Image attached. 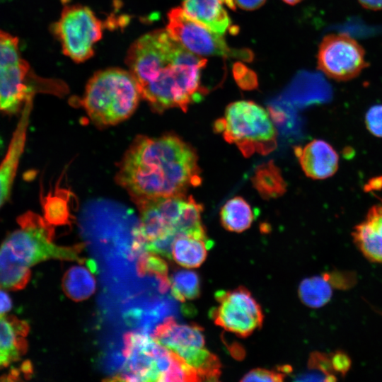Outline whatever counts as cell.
<instances>
[{
  "mask_svg": "<svg viewBox=\"0 0 382 382\" xmlns=\"http://www.w3.org/2000/svg\"><path fill=\"white\" fill-rule=\"evenodd\" d=\"M234 1L241 8L251 11L262 6L266 0H234Z\"/></svg>",
  "mask_w": 382,
  "mask_h": 382,
  "instance_id": "4dcf8cb0",
  "label": "cell"
},
{
  "mask_svg": "<svg viewBox=\"0 0 382 382\" xmlns=\"http://www.w3.org/2000/svg\"><path fill=\"white\" fill-rule=\"evenodd\" d=\"M170 282L171 295L181 303L195 299L200 294V279L194 271L177 270L172 274Z\"/></svg>",
  "mask_w": 382,
  "mask_h": 382,
  "instance_id": "cb8c5ba5",
  "label": "cell"
},
{
  "mask_svg": "<svg viewBox=\"0 0 382 382\" xmlns=\"http://www.w3.org/2000/svg\"><path fill=\"white\" fill-rule=\"evenodd\" d=\"M137 270L140 275H154L158 282V289L161 293H166L170 289L167 264L156 254L146 251L140 253Z\"/></svg>",
  "mask_w": 382,
  "mask_h": 382,
  "instance_id": "484cf974",
  "label": "cell"
},
{
  "mask_svg": "<svg viewBox=\"0 0 382 382\" xmlns=\"http://www.w3.org/2000/svg\"><path fill=\"white\" fill-rule=\"evenodd\" d=\"M62 287L69 298L80 301L94 293L96 280L88 269L82 265H76L70 267L64 274Z\"/></svg>",
  "mask_w": 382,
  "mask_h": 382,
  "instance_id": "ffe728a7",
  "label": "cell"
},
{
  "mask_svg": "<svg viewBox=\"0 0 382 382\" xmlns=\"http://www.w3.org/2000/svg\"><path fill=\"white\" fill-rule=\"evenodd\" d=\"M308 371L295 376L298 381H334L337 380L331 355L314 352L310 355Z\"/></svg>",
  "mask_w": 382,
  "mask_h": 382,
  "instance_id": "d4e9b609",
  "label": "cell"
},
{
  "mask_svg": "<svg viewBox=\"0 0 382 382\" xmlns=\"http://www.w3.org/2000/svg\"><path fill=\"white\" fill-rule=\"evenodd\" d=\"M365 125L371 134L382 138V104L373 105L367 110Z\"/></svg>",
  "mask_w": 382,
  "mask_h": 382,
  "instance_id": "4316f807",
  "label": "cell"
},
{
  "mask_svg": "<svg viewBox=\"0 0 382 382\" xmlns=\"http://www.w3.org/2000/svg\"><path fill=\"white\" fill-rule=\"evenodd\" d=\"M139 231L144 243L166 236H186L202 221L203 207L191 196L158 198L137 204Z\"/></svg>",
  "mask_w": 382,
  "mask_h": 382,
  "instance_id": "8992f818",
  "label": "cell"
},
{
  "mask_svg": "<svg viewBox=\"0 0 382 382\" xmlns=\"http://www.w3.org/2000/svg\"><path fill=\"white\" fill-rule=\"evenodd\" d=\"M214 129L236 145L245 156L267 154L277 145V131L269 112L250 100L230 103L224 116L214 122Z\"/></svg>",
  "mask_w": 382,
  "mask_h": 382,
  "instance_id": "277c9868",
  "label": "cell"
},
{
  "mask_svg": "<svg viewBox=\"0 0 382 382\" xmlns=\"http://www.w3.org/2000/svg\"><path fill=\"white\" fill-rule=\"evenodd\" d=\"M4 1V0H0V1Z\"/></svg>",
  "mask_w": 382,
  "mask_h": 382,
  "instance_id": "d590c367",
  "label": "cell"
},
{
  "mask_svg": "<svg viewBox=\"0 0 382 382\" xmlns=\"http://www.w3.org/2000/svg\"><path fill=\"white\" fill-rule=\"evenodd\" d=\"M215 298L219 305L211 309L209 316L216 325L226 330L245 337L262 326V309L245 287L218 291Z\"/></svg>",
  "mask_w": 382,
  "mask_h": 382,
  "instance_id": "30bf717a",
  "label": "cell"
},
{
  "mask_svg": "<svg viewBox=\"0 0 382 382\" xmlns=\"http://www.w3.org/2000/svg\"><path fill=\"white\" fill-rule=\"evenodd\" d=\"M116 179L137 205L185 195L189 188L202 183L195 150L174 134L135 139L122 159Z\"/></svg>",
  "mask_w": 382,
  "mask_h": 382,
  "instance_id": "7a4b0ae2",
  "label": "cell"
},
{
  "mask_svg": "<svg viewBox=\"0 0 382 382\" xmlns=\"http://www.w3.org/2000/svg\"><path fill=\"white\" fill-rule=\"evenodd\" d=\"M140 98L139 86L129 71L109 68L97 71L89 79L82 105L94 124L110 126L129 117Z\"/></svg>",
  "mask_w": 382,
  "mask_h": 382,
  "instance_id": "3957f363",
  "label": "cell"
},
{
  "mask_svg": "<svg viewBox=\"0 0 382 382\" xmlns=\"http://www.w3.org/2000/svg\"><path fill=\"white\" fill-rule=\"evenodd\" d=\"M224 4L236 8L234 0H183V8L190 17L221 35L231 25Z\"/></svg>",
  "mask_w": 382,
  "mask_h": 382,
  "instance_id": "e0dca14e",
  "label": "cell"
},
{
  "mask_svg": "<svg viewBox=\"0 0 382 382\" xmlns=\"http://www.w3.org/2000/svg\"><path fill=\"white\" fill-rule=\"evenodd\" d=\"M124 344L123 366L120 373L109 381H158L157 359L165 347L154 337L137 332L126 333Z\"/></svg>",
  "mask_w": 382,
  "mask_h": 382,
  "instance_id": "7c38bea8",
  "label": "cell"
},
{
  "mask_svg": "<svg viewBox=\"0 0 382 382\" xmlns=\"http://www.w3.org/2000/svg\"><path fill=\"white\" fill-rule=\"evenodd\" d=\"M12 306L11 300L9 296L0 289V318L11 310Z\"/></svg>",
  "mask_w": 382,
  "mask_h": 382,
  "instance_id": "1f68e13d",
  "label": "cell"
},
{
  "mask_svg": "<svg viewBox=\"0 0 382 382\" xmlns=\"http://www.w3.org/2000/svg\"><path fill=\"white\" fill-rule=\"evenodd\" d=\"M318 67L336 81L357 77L368 64L364 48L346 34H330L321 41L318 52Z\"/></svg>",
  "mask_w": 382,
  "mask_h": 382,
  "instance_id": "8fae6325",
  "label": "cell"
},
{
  "mask_svg": "<svg viewBox=\"0 0 382 382\" xmlns=\"http://www.w3.org/2000/svg\"><path fill=\"white\" fill-rule=\"evenodd\" d=\"M305 175L312 179L323 180L332 176L339 167V156L327 141L313 139L303 147L294 149Z\"/></svg>",
  "mask_w": 382,
  "mask_h": 382,
  "instance_id": "4fadbf2b",
  "label": "cell"
},
{
  "mask_svg": "<svg viewBox=\"0 0 382 382\" xmlns=\"http://www.w3.org/2000/svg\"><path fill=\"white\" fill-rule=\"evenodd\" d=\"M11 363L9 358L0 349V369L7 367Z\"/></svg>",
  "mask_w": 382,
  "mask_h": 382,
  "instance_id": "836d02e7",
  "label": "cell"
},
{
  "mask_svg": "<svg viewBox=\"0 0 382 382\" xmlns=\"http://www.w3.org/2000/svg\"><path fill=\"white\" fill-rule=\"evenodd\" d=\"M253 183L259 193L265 198L276 197L283 194L286 189L279 169L268 163L257 168Z\"/></svg>",
  "mask_w": 382,
  "mask_h": 382,
  "instance_id": "7402d4cb",
  "label": "cell"
},
{
  "mask_svg": "<svg viewBox=\"0 0 382 382\" xmlns=\"http://www.w3.org/2000/svg\"><path fill=\"white\" fill-rule=\"evenodd\" d=\"M365 8L372 11L382 10V0H358Z\"/></svg>",
  "mask_w": 382,
  "mask_h": 382,
  "instance_id": "d6a6232c",
  "label": "cell"
},
{
  "mask_svg": "<svg viewBox=\"0 0 382 382\" xmlns=\"http://www.w3.org/2000/svg\"><path fill=\"white\" fill-rule=\"evenodd\" d=\"M233 74L236 81L245 88H252L257 86L256 75L241 63H236L233 66Z\"/></svg>",
  "mask_w": 382,
  "mask_h": 382,
  "instance_id": "f1b7e54d",
  "label": "cell"
},
{
  "mask_svg": "<svg viewBox=\"0 0 382 382\" xmlns=\"http://www.w3.org/2000/svg\"><path fill=\"white\" fill-rule=\"evenodd\" d=\"M299 296L306 306L318 308L325 305L332 294V285L328 274L303 279L299 284Z\"/></svg>",
  "mask_w": 382,
  "mask_h": 382,
  "instance_id": "44dd1931",
  "label": "cell"
},
{
  "mask_svg": "<svg viewBox=\"0 0 382 382\" xmlns=\"http://www.w3.org/2000/svg\"><path fill=\"white\" fill-rule=\"evenodd\" d=\"M63 52L76 62H83L94 53V45L101 38L103 24L88 7L66 6L53 25Z\"/></svg>",
  "mask_w": 382,
  "mask_h": 382,
  "instance_id": "ba28073f",
  "label": "cell"
},
{
  "mask_svg": "<svg viewBox=\"0 0 382 382\" xmlns=\"http://www.w3.org/2000/svg\"><path fill=\"white\" fill-rule=\"evenodd\" d=\"M17 221L20 228L10 233L0 246L13 261L28 268L50 259L83 261L79 255L83 245H55L52 242L53 228L39 215L28 212L21 215Z\"/></svg>",
  "mask_w": 382,
  "mask_h": 382,
  "instance_id": "5b68a950",
  "label": "cell"
},
{
  "mask_svg": "<svg viewBox=\"0 0 382 382\" xmlns=\"http://www.w3.org/2000/svg\"><path fill=\"white\" fill-rule=\"evenodd\" d=\"M126 63L141 98L156 112L175 108L186 111L207 93L200 80L206 59L187 50L166 29L147 33L134 41Z\"/></svg>",
  "mask_w": 382,
  "mask_h": 382,
  "instance_id": "6da1fadb",
  "label": "cell"
},
{
  "mask_svg": "<svg viewBox=\"0 0 382 382\" xmlns=\"http://www.w3.org/2000/svg\"><path fill=\"white\" fill-rule=\"evenodd\" d=\"M166 30L185 48L196 55L252 59L251 51L230 48L222 35L190 17L183 8H174L168 12Z\"/></svg>",
  "mask_w": 382,
  "mask_h": 382,
  "instance_id": "9c48e42d",
  "label": "cell"
},
{
  "mask_svg": "<svg viewBox=\"0 0 382 382\" xmlns=\"http://www.w3.org/2000/svg\"><path fill=\"white\" fill-rule=\"evenodd\" d=\"M331 360L335 373L341 376L347 372L351 365L348 355L340 351L331 354Z\"/></svg>",
  "mask_w": 382,
  "mask_h": 382,
  "instance_id": "f546056e",
  "label": "cell"
},
{
  "mask_svg": "<svg viewBox=\"0 0 382 382\" xmlns=\"http://www.w3.org/2000/svg\"><path fill=\"white\" fill-rule=\"evenodd\" d=\"M18 38L0 30V111L13 115L33 100L37 76L21 54Z\"/></svg>",
  "mask_w": 382,
  "mask_h": 382,
  "instance_id": "52a82bcc",
  "label": "cell"
},
{
  "mask_svg": "<svg viewBox=\"0 0 382 382\" xmlns=\"http://www.w3.org/2000/svg\"><path fill=\"white\" fill-rule=\"evenodd\" d=\"M212 241L207 238L181 236L177 238L172 249V258L186 268L199 267L206 260Z\"/></svg>",
  "mask_w": 382,
  "mask_h": 382,
  "instance_id": "ac0fdd59",
  "label": "cell"
},
{
  "mask_svg": "<svg viewBox=\"0 0 382 382\" xmlns=\"http://www.w3.org/2000/svg\"><path fill=\"white\" fill-rule=\"evenodd\" d=\"M32 107L28 101L21 110V115L6 155L0 164V208L8 200L16 174L20 158L23 152L26 130Z\"/></svg>",
  "mask_w": 382,
  "mask_h": 382,
  "instance_id": "9a60e30c",
  "label": "cell"
},
{
  "mask_svg": "<svg viewBox=\"0 0 382 382\" xmlns=\"http://www.w3.org/2000/svg\"><path fill=\"white\" fill-rule=\"evenodd\" d=\"M285 377V374L279 369L272 371L265 369L257 368L247 373L241 381H267L279 382L282 381Z\"/></svg>",
  "mask_w": 382,
  "mask_h": 382,
  "instance_id": "83f0119b",
  "label": "cell"
},
{
  "mask_svg": "<svg viewBox=\"0 0 382 382\" xmlns=\"http://www.w3.org/2000/svg\"><path fill=\"white\" fill-rule=\"evenodd\" d=\"M154 338L179 357L193 349L204 347L205 343L200 326L177 323L172 316L156 327Z\"/></svg>",
  "mask_w": 382,
  "mask_h": 382,
  "instance_id": "5bb4252c",
  "label": "cell"
},
{
  "mask_svg": "<svg viewBox=\"0 0 382 382\" xmlns=\"http://www.w3.org/2000/svg\"><path fill=\"white\" fill-rule=\"evenodd\" d=\"M283 1L288 4L294 5L299 3L302 0H283Z\"/></svg>",
  "mask_w": 382,
  "mask_h": 382,
  "instance_id": "e575fe53",
  "label": "cell"
},
{
  "mask_svg": "<svg viewBox=\"0 0 382 382\" xmlns=\"http://www.w3.org/2000/svg\"><path fill=\"white\" fill-rule=\"evenodd\" d=\"M30 277V268L13 261L0 249V289H21Z\"/></svg>",
  "mask_w": 382,
  "mask_h": 382,
  "instance_id": "603a6c76",
  "label": "cell"
},
{
  "mask_svg": "<svg viewBox=\"0 0 382 382\" xmlns=\"http://www.w3.org/2000/svg\"><path fill=\"white\" fill-rule=\"evenodd\" d=\"M356 246L370 261L382 262V204L372 206L352 233Z\"/></svg>",
  "mask_w": 382,
  "mask_h": 382,
  "instance_id": "2e32d148",
  "label": "cell"
},
{
  "mask_svg": "<svg viewBox=\"0 0 382 382\" xmlns=\"http://www.w3.org/2000/svg\"><path fill=\"white\" fill-rule=\"evenodd\" d=\"M219 216L225 229L237 233L250 228L254 220L250 205L240 196L228 199L221 208Z\"/></svg>",
  "mask_w": 382,
  "mask_h": 382,
  "instance_id": "d6986e66",
  "label": "cell"
}]
</instances>
